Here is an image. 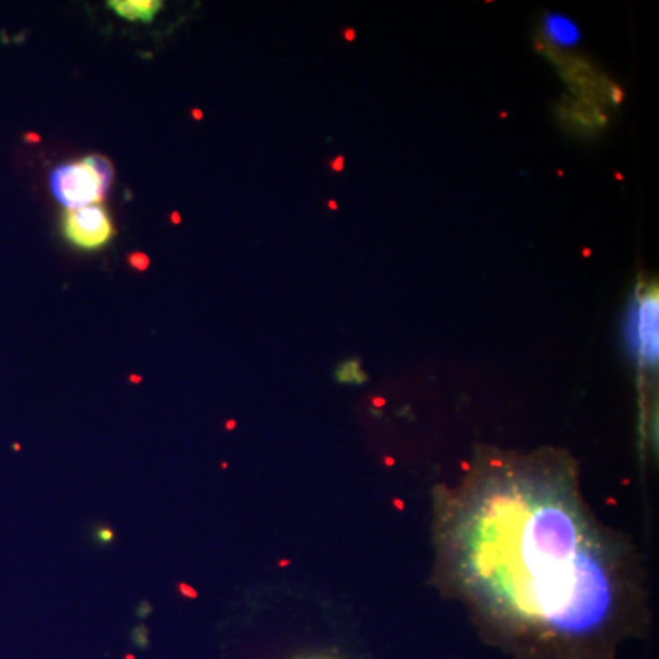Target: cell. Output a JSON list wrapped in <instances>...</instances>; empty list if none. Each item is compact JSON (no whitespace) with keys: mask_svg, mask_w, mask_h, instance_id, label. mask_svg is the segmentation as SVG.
Here are the masks:
<instances>
[{"mask_svg":"<svg viewBox=\"0 0 659 659\" xmlns=\"http://www.w3.org/2000/svg\"><path fill=\"white\" fill-rule=\"evenodd\" d=\"M129 264L136 271H145L150 266V259L145 253H131L129 255Z\"/></svg>","mask_w":659,"mask_h":659,"instance_id":"7","label":"cell"},{"mask_svg":"<svg viewBox=\"0 0 659 659\" xmlns=\"http://www.w3.org/2000/svg\"><path fill=\"white\" fill-rule=\"evenodd\" d=\"M114 180V165L101 154L59 165L50 175V189L66 210L99 205Z\"/></svg>","mask_w":659,"mask_h":659,"instance_id":"2","label":"cell"},{"mask_svg":"<svg viewBox=\"0 0 659 659\" xmlns=\"http://www.w3.org/2000/svg\"><path fill=\"white\" fill-rule=\"evenodd\" d=\"M63 235L79 250L98 252L116 235L110 215L103 205H89L81 210H66L63 217Z\"/></svg>","mask_w":659,"mask_h":659,"instance_id":"4","label":"cell"},{"mask_svg":"<svg viewBox=\"0 0 659 659\" xmlns=\"http://www.w3.org/2000/svg\"><path fill=\"white\" fill-rule=\"evenodd\" d=\"M544 33L550 43L561 48H573L581 43L579 26L561 13H548L544 17Z\"/></svg>","mask_w":659,"mask_h":659,"instance_id":"5","label":"cell"},{"mask_svg":"<svg viewBox=\"0 0 659 659\" xmlns=\"http://www.w3.org/2000/svg\"><path fill=\"white\" fill-rule=\"evenodd\" d=\"M180 590H182V592H185V594H187V597H196V592H194V590H191V588H187L185 585H180Z\"/></svg>","mask_w":659,"mask_h":659,"instance_id":"9","label":"cell"},{"mask_svg":"<svg viewBox=\"0 0 659 659\" xmlns=\"http://www.w3.org/2000/svg\"><path fill=\"white\" fill-rule=\"evenodd\" d=\"M26 141H28V143H39V141H40V138H39L37 134H28V136H26Z\"/></svg>","mask_w":659,"mask_h":659,"instance_id":"11","label":"cell"},{"mask_svg":"<svg viewBox=\"0 0 659 659\" xmlns=\"http://www.w3.org/2000/svg\"><path fill=\"white\" fill-rule=\"evenodd\" d=\"M107 6L131 22H152L163 8L161 0H108Z\"/></svg>","mask_w":659,"mask_h":659,"instance_id":"6","label":"cell"},{"mask_svg":"<svg viewBox=\"0 0 659 659\" xmlns=\"http://www.w3.org/2000/svg\"><path fill=\"white\" fill-rule=\"evenodd\" d=\"M171 220H173L175 224H180V222H182V217H180V213H178V211H173V213H171Z\"/></svg>","mask_w":659,"mask_h":659,"instance_id":"12","label":"cell"},{"mask_svg":"<svg viewBox=\"0 0 659 659\" xmlns=\"http://www.w3.org/2000/svg\"><path fill=\"white\" fill-rule=\"evenodd\" d=\"M434 583L527 659H608L645 623L636 550L597 520L562 450L478 449L434 492Z\"/></svg>","mask_w":659,"mask_h":659,"instance_id":"1","label":"cell"},{"mask_svg":"<svg viewBox=\"0 0 659 659\" xmlns=\"http://www.w3.org/2000/svg\"><path fill=\"white\" fill-rule=\"evenodd\" d=\"M191 116H193L194 119H201V117H203V112H201L200 108H193V110H191Z\"/></svg>","mask_w":659,"mask_h":659,"instance_id":"10","label":"cell"},{"mask_svg":"<svg viewBox=\"0 0 659 659\" xmlns=\"http://www.w3.org/2000/svg\"><path fill=\"white\" fill-rule=\"evenodd\" d=\"M131 381H133V383H140V381H141V378H140V376H131Z\"/></svg>","mask_w":659,"mask_h":659,"instance_id":"13","label":"cell"},{"mask_svg":"<svg viewBox=\"0 0 659 659\" xmlns=\"http://www.w3.org/2000/svg\"><path fill=\"white\" fill-rule=\"evenodd\" d=\"M659 303L655 290L646 292L632 301L627 310L623 332L625 341L634 355V359L643 368L657 366V352H659Z\"/></svg>","mask_w":659,"mask_h":659,"instance_id":"3","label":"cell"},{"mask_svg":"<svg viewBox=\"0 0 659 659\" xmlns=\"http://www.w3.org/2000/svg\"><path fill=\"white\" fill-rule=\"evenodd\" d=\"M112 537H114V535H112V531H110V529H101V531H99V539H101L103 543H110V541H112Z\"/></svg>","mask_w":659,"mask_h":659,"instance_id":"8","label":"cell"}]
</instances>
